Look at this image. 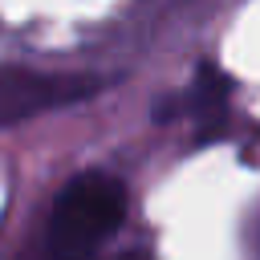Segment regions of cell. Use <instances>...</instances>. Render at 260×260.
Here are the masks:
<instances>
[{
	"label": "cell",
	"instance_id": "4",
	"mask_svg": "<svg viewBox=\"0 0 260 260\" xmlns=\"http://www.w3.org/2000/svg\"><path fill=\"white\" fill-rule=\"evenodd\" d=\"M110 260H150V252H142V248H130V252H118V256H110Z\"/></svg>",
	"mask_w": 260,
	"mask_h": 260
},
{
	"label": "cell",
	"instance_id": "1",
	"mask_svg": "<svg viewBox=\"0 0 260 260\" xmlns=\"http://www.w3.org/2000/svg\"><path fill=\"white\" fill-rule=\"evenodd\" d=\"M126 215V183L110 171H77L53 195L41 232L12 260H89Z\"/></svg>",
	"mask_w": 260,
	"mask_h": 260
},
{
	"label": "cell",
	"instance_id": "3",
	"mask_svg": "<svg viewBox=\"0 0 260 260\" xmlns=\"http://www.w3.org/2000/svg\"><path fill=\"white\" fill-rule=\"evenodd\" d=\"M228 93H232V81L207 61V65H199V73H195V81H191V89H187L183 98L158 102L154 118H158V122H175L179 114H191L195 126L211 134V130H219L223 118H228Z\"/></svg>",
	"mask_w": 260,
	"mask_h": 260
},
{
	"label": "cell",
	"instance_id": "2",
	"mask_svg": "<svg viewBox=\"0 0 260 260\" xmlns=\"http://www.w3.org/2000/svg\"><path fill=\"white\" fill-rule=\"evenodd\" d=\"M102 89V77L89 73H45V69H24V65H4L0 69V126L28 122L37 114L77 106Z\"/></svg>",
	"mask_w": 260,
	"mask_h": 260
}]
</instances>
